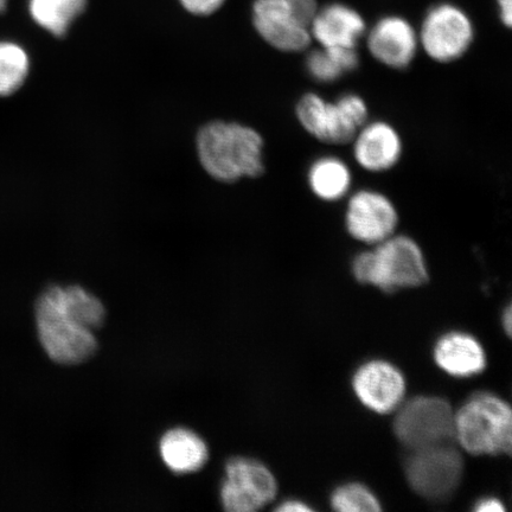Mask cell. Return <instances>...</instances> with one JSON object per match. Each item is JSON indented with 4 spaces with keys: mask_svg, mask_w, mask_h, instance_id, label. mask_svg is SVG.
Listing matches in <instances>:
<instances>
[{
    "mask_svg": "<svg viewBox=\"0 0 512 512\" xmlns=\"http://www.w3.org/2000/svg\"><path fill=\"white\" fill-rule=\"evenodd\" d=\"M104 304L78 285L47 288L36 305L38 337L56 363L76 366L98 349L94 332L104 325Z\"/></svg>",
    "mask_w": 512,
    "mask_h": 512,
    "instance_id": "6da1fadb",
    "label": "cell"
},
{
    "mask_svg": "<svg viewBox=\"0 0 512 512\" xmlns=\"http://www.w3.org/2000/svg\"><path fill=\"white\" fill-rule=\"evenodd\" d=\"M195 145L202 169L217 182L230 184L264 174L265 140L251 126L209 121L198 130Z\"/></svg>",
    "mask_w": 512,
    "mask_h": 512,
    "instance_id": "7a4b0ae2",
    "label": "cell"
},
{
    "mask_svg": "<svg viewBox=\"0 0 512 512\" xmlns=\"http://www.w3.org/2000/svg\"><path fill=\"white\" fill-rule=\"evenodd\" d=\"M370 251L356 255L352 272L362 284L386 292L424 285L428 279L427 265L420 246L407 235L390 236Z\"/></svg>",
    "mask_w": 512,
    "mask_h": 512,
    "instance_id": "3957f363",
    "label": "cell"
},
{
    "mask_svg": "<svg viewBox=\"0 0 512 512\" xmlns=\"http://www.w3.org/2000/svg\"><path fill=\"white\" fill-rule=\"evenodd\" d=\"M454 438L472 454L511 452L512 414L507 402L494 394L480 393L454 414Z\"/></svg>",
    "mask_w": 512,
    "mask_h": 512,
    "instance_id": "277c9868",
    "label": "cell"
},
{
    "mask_svg": "<svg viewBox=\"0 0 512 512\" xmlns=\"http://www.w3.org/2000/svg\"><path fill=\"white\" fill-rule=\"evenodd\" d=\"M300 126L320 143L347 145L369 120V108L362 96L345 93L329 101L317 93H306L296 106Z\"/></svg>",
    "mask_w": 512,
    "mask_h": 512,
    "instance_id": "5b68a950",
    "label": "cell"
},
{
    "mask_svg": "<svg viewBox=\"0 0 512 512\" xmlns=\"http://www.w3.org/2000/svg\"><path fill=\"white\" fill-rule=\"evenodd\" d=\"M420 49L434 62L447 64L462 59L475 40L469 15L453 4L435 5L418 31Z\"/></svg>",
    "mask_w": 512,
    "mask_h": 512,
    "instance_id": "8992f818",
    "label": "cell"
},
{
    "mask_svg": "<svg viewBox=\"0 0 512 512\" xmlns=\"http://www.w3.org/2000/svg\"><path fill=\"white\" fill-rule=\"evenodd\" d=\"M454 413L446 400L421 396L408 401L396 415L394 431L412 451L451 444L454 439Z\"/></svg>",
    "mask_w": 512,
    "mask_h": 512,
    "instance_id": "52a82bcc",
    "label": "cell"
},
{
    "mask_svg": "<svg viewBox=\"0 0 512 512\" xmlns=\"http://www.w3.org/2000/svg\"><path fill=\"white\" fill-rule=\"evenodd\" d=\"M463 470L462 456L451 444L415 450L406 464L409 484L428 499H444L453 494Z\"/></svg>",
    "mask_w": 512,
    "mask_h": 512,
    "instance_id": "ba28073f",
    "label": "cell"
},
{
    "mask_svg": "<svg viewBox=\"0 0 512 512\" xmlns=\"http://www.w3.org/2000/svg\"><path fill=\"white\" fill-rule=\"evenodd\" d=\"M345 206V229L358 242L375 246L396 234L400 215L392 198L375 189L350 192Z\"/></svg>",
    "mask_w": 512,
    "mask_h": 512,
    "instance_id": "9c48e42d",
    "label": "cell"
},
{
    "mask_svg": "<svg viewBox=\"0 0 512 512\" xmlns=\"http://www.w3.org/2000/svg\"><path fill=\"white\" fill-rule=\"evenodd\" d=\"M277 495V480L258 460L233 458L226 465L221 489L224 509L252 512L264 508Z\"/></svg>",
    "mask_w": 512,
    "mask_h": 512,
    "instance_id": "30bf717a",
    "label": "cell"
},
{
    "mask_svg": "<svg viewBox=\"0 0 512 512\" xmlns=\"http://www.w3.org/2000/svg\"><path fill=\"white\" fill-rule=\"evenodd\" d=\"M252 23L262 40L281 53H303L311 46L310 27L294 12L290 0H254Z\"/></svg>",
    "mask_w": 512,
    "mask_h": 512,
    "instance_id": "8fae6325",
    "label": "cell"
},
{
    "mask_svg": "<svg viewBox=\"0 0 512 512\" xmlns=\"http://www.w3.org/2000/svg\"><path fill=\"white\" fill-rule=\"evenodd\" d=\"M366 41L371 57L395 70L411 66L420 49L418 31L399 16L379 19L369 30Z\"/></svg>",
    "mask_w": 512,
    "mask_h": 512,
    "instance_id": "7c38bea8",
    "label": "cell"
},
{
    "mask_svg": "<svg viewBox=\"0 0 512 512\" xmlns=\"http://www.w3.org/2000/svg\"><path fill=\"white\" fill-rule=\"evenodd\" d=\"M355 163L370 174H382L400 163L403 153L401 134L383 120H368L352 138Z\"/></svg>",
    "mask_w": 512,
    "mask_h": 512,
    "instance_id": "4fadbf2b",
    "label": "cell"
},
{
    "mask_svg": "<svg viewBox=\"0 0 512 512\" xmlns=\"http://www.w3.org/2000/svg\"><path fill=\"white\" fill-rule=\"evenodd\" d=\"M354 389L364 406L386 414L398 407L405 395L406 383L399 369L383 361H371L354 376Z\"/></svg>",
    "mask_w": 512,
    "mask_h": 512,
    "instance_id": "5bb4252c",
    "label": "cell"
},
{
    "mask_svg": "<svg viewBox=\"0 0 512 512\" xmlns=\"http://www.w3.org/2000/svg\"><path fill=\"white\" fill-rule=\"evenodd\" d=\"M310 32L319 47L357 49L367 34V24L356 10L336 3L318 10Z\"/></svg>",
    "mask_w": 512,
    "mask_h": 512,
    "instance_id": "9a60e30c",
    "label": "cell"
},
{
    "mask_svg": "<svg viewBox=\"0 0 512 512\" xmlns=\"http://www.w3.org/2000/svg\"><path fill=\"white\" fill-rule=\"evenodd\" d=\"M435 361L446 373L469 377L482 373L486 364L485 351L475 337L451 332L435 345Z\"/></svg>",
    "mask_w": 512,
    "mask_h": 512,
    "instance_id": "2e32d148",
    "label": "cell"
},
{
    "mask_svg": "<svg viewBox=\"0 0 512 512\" xmlns=\"http://www.w3.org/2000/svg\"><path fill=\"white\" fill-rule=\"evenodd\" d=\"M160 456L172 472L178 475L197 472L207 464L208 446L200 435L187 428H174L163 435Z\"/></svg>",
    "mask_w": 512,
    "mask_h": 512,
    "instance_id": "e0dca14e",
    "label": "cell"
},
{
    "mask_svg": "<svg viewBox=\"0 0 512 512\" xmlns=\"http://www.w3.org/2000/svg\"><path fill=\"white\" fill-rule=\"evenodd\" d=\"M354 176L350 166L337 156H322L313 160L307 171V184L320 201L335 203L350 195Z\"/></svg>",
    "mask_w": 512,
    "mask_h": 512,
    "instance_id": "ac0fdd59",
    "label": "cell"
},
{
    "mask_svg": "<svg viewBox=\"0 0 512 512\" xmlns=\"http://www.w3.org/2000/svg\"><path fill=\"white\" fill-rule=\"evenodd\" d=\"M88 0H29V12L38 27L64 37L85 14Z\"/></svg>",
    "mask_w": 512,
    "mask_h": 512,
    "instance_id": "d6986e66",
    "label": "cell"
},
{
    "mask_svg": "<svg viewBox=\"0 0 512 512\" xmlns=\"http://www.w3.org/2000/svg\"><path fill=\"white\" fill-rule=\"evenodd\" d=\"M360 66L357 49H313L306 56L305 67L311 78L323 85L335 83Z\"/></svg>",
    "mask_w": 512,
    "mask_h": 512,
    "instance_id": "ffe728a7",
    "label": "cell"
},
{
    "mask_svg": "<svg viewBox=\"0 0 512 512\" xmlns=\"http://www.w3.org/2000/svg\"><path fill=\"white\" fill-rule=\"evenodd\" d=\"M29 72L27 50L14 42H0V96L16 93L28 79Z\"/></svg>",
    "mask_w": 512,
    "mask_h": 512,
    "instance_id": "44dd1931",
    "label": "cell"
},
{
    "mask_svg": "<svg viewBox=\"0 0 512 512\" xmlns=\"http://www.w3.org/2000/svg\"><path fill=\"white\" fill-rule=\"evenodd\" d=\"M332 508L341 512H375L381 510L377 498L362 484H347L338 488L331 498Z\"/></svg>",
    "mask_w": 512,
    "mask_h": 512,
    "instance_id": "7402d4cb",
    "label": "cell"
},
{
    "mask_svg": "<svg viewBox=\"0 0 512 512\" xmlns=\"http://www.w3.org/2000/svg\"><path fill=\"white\" fill-rule=\"evenodd\" d=\"M227 0H178L184 11L195 17H209L222 9Z\"/></svg>",
    "mask_w": 512,
    "mask_h": 512,
    "instance_id": "603a6c76",
    "label": "cell"
},
{
    "mask_svg": "<svg viewBox=\"0 0 512 512\" xmlns=\"http://www.w3.org/2000/svg\"><path fill=\"white\" fill-rule=\"evenodd\" d=\"M499 17L505 25L510 28L512 24V0H497Z\"/></svg>",
    "mask_w": 512,
    "mask_h": 512,
    "instance_id": "cb8c5ba5",
    "label": "cell"
},
{
    "mask_svg": "<svg viewBox=\"0 0 512 512\" xmlns=\"http://www.w3.org/2000/svg\"><path fill=\"white\" fill-rule=\"evenodd\" d=\"M478 512H496L504 511L503 504L495 498H485L483 501L478 502L475 508Z\"/></svg>",
    "mask_w": 512,
    "mask_h": 512,
    "instance_id": "d4e9b609",
    "label": "cell"
},
{
    "mask_svg": "<svg viewBox=\"0 0 512 512\" xmlns=\"http://www.w3.org/2000/svg\"><path fill=\"white\" fill-rule=\"evenodd\" d=\"M278 511L283 512H292V511H311V508L307 507V505L302 502L297 501H288L280 505Z\"/></svg>",
    "mask_w": 512,
    "mask_h": 512,
    "instance_id": "484cf974",
    "label": "cell"
},
{
    "mask_svg": "<svg viewBox=\"0 0 512 512\" xmlns=\"http://www.w3.org/2000/svg\"><path fill=\"white\" fill-rule=\"evenodd\" d=\"M511 309L510 307H508L507 311H505L504 313V317H503V323H504V326H505V330H507V334L510 335V332H511Z\"/></svg>",
    "mask_w": 512,
    "mask_h": 512,
    "instance_id": "4316f807",
    "label": "cell"
},
{
    "mask_svg": "<svg viewBox=\"0 0 512 512\" xmlns=\"http://www.w3.org/2000/svg\"><path fill=\"white\" fill-rule=\"evenodd\" d=\"M6 3H8V0H0V12L5 10Z\"/></svg>",
    "mask_w": 512,
    "mask_h": 512,
    "instance_id": "83f0119b",
    "label": "cell"
}]
</instances>
